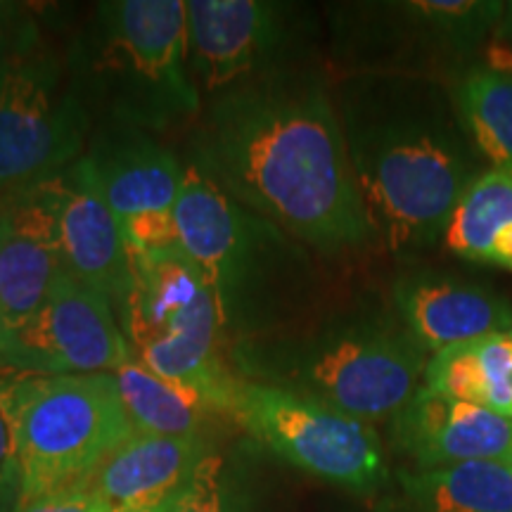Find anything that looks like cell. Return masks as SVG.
<instances>
[{
  "label": "cell",
  "mask_w": 512,
  "mask_h": 512,
  "mask_svg": "<svg viewBox=\"0 0 512 512\" xmlns=\"http://www.w3.org/2000/svg\"><path fill=\"white\" fill-rule=\"evenodd\" d=\"M392 311L427 354L486 335L512 332V304L477 280L418 268L392 287Z\"/></svg>",
  "instance_id": "cell-16"
},
{
  "label": "cell",
  "mask_w": 512,
  "mask_h": 512,
  "mask_svg": "<svg viewBox=\"0 0 512 512\" xmlns=\"http://www.w3.org/2000/svg\"><path fill=\"white\" fill-rule=\"evenodd\" d=\"M420 387L512 420L510 332L467 339L432 354Z\"/></svg>",
  "instance_id": "cell-21"
},
{
  "label": "cell",
  "mask_w": 512,
  "mask_h": 512,
  "mask_svg": "<svg viewBox=\"0 0 512 512\" xmlns=\"http://www.w3.org/2000/svg\"><path fill=\"white\" fill-rule=\"evenodd\" d=\"M392 441L415 470L510 460L512 420L420 387L392 418Z\"/></svg>",
  "instance_id": "cell-17"
},
{
  "label": "cell",
  "mask_w": 512,
  "mask_h": 512,
  "mask_svg": "<svg viewBox=\"0 0 512 512\" xmlns=\"http://www.w3.org/2000/svg\"><path fill=\"white\" fill-rule=\"evenodd\" d=\"M131 356L114 306L67 271L24 323L0 332V368L22 375L114 373Z\"/></svg>",
  "instance_id": "cell-12"
},
{
  "label": "cell",
  "mask_w": 512,
  "mask_h": 512,
  "mask_svg": "<svg viewBox=\"0 0 512 512\" xmlns=\"http://www.w3.org/2000/svg\"><path fill=\"white\" fill-rule=\"evenodd\" d=\"M81 159L117 216L131 252L178 245L176 207L185 162L155 133L105 121L95 128Z\"/></svg>",
  "instance_id": "cell-13"
},
{
  "label": "cell",
  "mask_w": 512,
  "mask_h": 512,
  "mask_svg": "<svg viewBox=\"0 0 512 512\" xmlns=\"http://www.w3.org/2000/svg\"><path fill=\"white\" fill-rule=\"evenodd\" d=\"M219 406L268 451L323 482L351 494H373L387 482L384 448L370 422L235 370L223 384Z\"/></svg>",
  "instance_id": "cell-9"
},
{
  "label": "cell",
  "mask_w": 512,
  "mask_h": 512,
  "mask_svg": "<svg viewBox=\"0 0 512 512\" xmlns=\"http://www.w3.org/2000/svg\"><path fill=\"white\" fill-rule=\"evenodd\" d=\"M498 34H501L503 41L512 48V3H505L501 24H498Z\"/></svg>",
  "instance_id": "cell-28"
},
{
  "label": "cell",
  "mask_w": 512,
  "mask_h": 512,
  "mask_svg": "<svg viewBox=\"0 0 512 512\" xmlns=\"http://www.w3.org/2000/svg\"><path fill=\"white\" fill-rule=\"evenodd\" d=\"M441 245L470 264L512 273V171L489 166L467 185Z\"/></svg>",
  "instance_id": "cell-22"
},
{
  "label": "cell",
  "mask_w": 512,
  "mask_h": 512,
  "mask_svg": "<svg viewBox=\"0 0 512 512\" xmlns=\"http://www.w3.org/2000/svg\"><path fill=\"white\" fill-rule=\"evenodd\" d=\"M93 117L67 62L41 38L0 62V192L48 181L83 157Z\"/></svg>",
  "instance_id": "cell-10"
},
{
  "label": "cell",
  "mask_w": 512,
  "mask_h": 512,
  "mask_svg": "<svg viewBox=\"0 0 512 512\" xmlns=\"http://www.w3.org/2000/svg\"><path fill=\"white\" fill-rule=\"evenodd\" d=\"M55 204L57 247L62 268L114 306L131 287V247L117 216L102 200L83 159L48 178Z\"/></svg>",
  "instance_id": "cell-14"
},
{
  "label": "cell",
  "mask_w": 512,
  "mask_h": 512,
  "mask_svg": "<svg viewBox=\"0 0 512 512\" xmlns=\"http://www.w3.org/2000/svg\"><path fill=\"white\" fill-rule=\"evenodd\" d=\"M15 370L0 368V512H15L22 498V458H19Z\"/></svg>",
  "instance_id": "cell-25"
},
{
  "label": "cell",
  "mask_w": 512,
  "mask_h": 512,
  "mask_svg": "<svg viewBox=\"0 0 512 512\" xmlns=\"http://www.w3.org/2000/svg\"><path fill=\"white\" fill-rule=\"evenodd\" d=\"M505 3L403 0L339 5L335 53L347 74H406L448 83L498 31Z\"/></svg>",
  "instance_id": "cell-8"
},
{
  "label": "cell",
  "mask_w": 512,
  "mask_h": 512,
  "mask_svg": "<svg viewBox=\"0 0 512 512\" xmlns=\"http://www.w3.org/2000/svg\"><path fill=\"white\" fill-rule=\"evenodd\" d=\"M226 358L247 380L311 396L375 425L418 394L430 354L392 309L361 304L233 344Z\"/></svg>",
  "instance_id": "cell-3"
},
{
  "label": "cell",
  "mask_w": 512,
  "mask_h": 512,
  "mask_svg": "<svg viewBox=\"0 0 512 512\" xmlns=\"http://www.w3.org/2000/svg\"><path fill=\"white\" fill-rule=\"evenodd\" d=\"M510 337H512V332H510Z\"/></svg>",
  "instance_id": "cell-31"
},
{
  "label": "cell",
  "mask_w": 512,
  "mask_h": 512,
  "mask_svg": "<svg viewBox=\"0 0 512 512\" xmlns=\"http://www.w3.org/2000/svg\"><path fill=\"white\" fill-rule=\"evenodd\" d=\"M62 271L48 181L0 192V332L24 323Z\"/></svg>",
  "instance_id": "cell-15"
},
{
  "label": "cell",
  "mask_w": 512,
  "mask_h": 512,
  "mask_svg": "<svg viewBox=\"0 0 512 512\" xmlns=\"http://www.w3.org/2000/svg\"><path fill=\"white\" fill-rule=\"evenodd\" d=\"M91 117L147 133L195 124L202 98L188 72V0H110L67 53Z\"/></svg>",
  "instance_id": "cell-5"
},
{
  "label": "cell",
  "mask_w": 512,
  "mask_h": 512,
  "mask_svg": "<svg viewBox=\"0 0 512 512\" xmlns=\"http://www.w3.org/2000/svg\"><path fill=\"white\" fill-rule=\"evenodd\" d=\"M448 91L482 157L512 171V69L472 62L448 81Z\"/></svg>",
  "instance_id": "cell-23"
},
{
  "label": "cell",
  "mask_w": 512,
  "mask_h": 512,
  "mask_svg": "<svg viewBox=\"0 0 512 512\" xmlns=\"http://www.w3.org/2000/svg\"><path fill=\"white\" fill-rule=\"evenodd\" d=\"M169 512H242L240 496L221 453L209 451L200 460L188 484L171 501Z\"/></svg>",
  "instance_id": "cell-24"
},
{
  "label": "cell",
  "mask_w": 512,
  "mask_h": 512,
  "mask_svg": "<svg viewBox=\"0 0 512 512\" xmlns=\"http://www.w3.org/2000/svg\"><path fill=\"white\" fill-rule=\"evenodd\" d=\"M174 498H171V501H174ZM171 501L157 503V505H140V508H114L112 512H169Z\"/></svg>",
  "instance_id": "cell-29"
},
{
  "label": "cell",
  "mask_w": 512,
  "mask_h": 512,
  "mask_svg": "<svg viewBox=\"0 0 512 512\" xmlns=\"http://www.w3.org/2000/svg\"><path fill=\"white\" fill-rule=\"evenodd\" d=\"M209 453L204 437H162L131 432L112 448L81 486L110 508H140L171 501Z\"/></svg>",
  "instance_id": "cell-18"
},
{
  "label": "cell",
  "mask_w": 512,
  "mask_h": 512,
  "mask_svg": "<svg viewBox=\"0 0 512 512\" xmlns=\"http://www.w3.org/2000/svg\"><path fill=\"white\" fill-rule=\"evenodd\" d=\"M302 10L273 0H188V72L202 102L302 64Z\"/></svg>",
  "instance_id": "cell-11"
},
{
  "label": "cell",
  "mask_w": 512,
  "mask_h": 512,
  "mask_svg": "<svg viewBox=\"0 0 512 512\" xmlns=\"http://www.w3.org/2000/svg\"><path fill=\"white\" fill-rule=\"evenodd\" d=\"M188 164L309 252L342 256L375 240L335 93L316 67L297 64L204 100Z\"/></svg>",
  "instance_id": "cell-1"
},
{
  "label": "cell",
  "mask_w": 512,
  "mask_h": 512,
  "mask_svg": "<svg viewBox=\"0 0 512 512\" xmlns=\"http://www.w3.org/2000/svg\"><path fill=\"white\" fill-rule=\"evenodd\" d=\"M176 242L214 294L226 351L306 320L316 290L309 249L230 200L188 162L176 207Z\"/></svg>",
  "instance_id": "cell-4"
},
{
  "label": "cell",
  "mask_w": 512,
  "mask_h": 512,
  "mask_svg": "<svg viewBox=\"0 0 512 512\" xmlns=\"http://www.w3.org/2000/svg\"><path fill=\"white\" fill-rule=\"evenodd\" d=\"M15 411L22 458L19 505L81 484L133 432L112 373H19Z\"/></svg>",
  "instance_id": "cell-7"
},
{
  "label": "cell",
  "mask_w": 512,
  "mask_h": 512,
  "mask_svg": "<svg viewBox=\"0 0 512 512\" xmlns=\"http://www.w3.org/2000/svg\"><path fill=\"white\" fill-rule=\"evenodd\" d=\"M332 93L375 240L396 256L441 245L453 209L486 162L448 83L347 74Z\"/></svg>",
  "instance_id": "cell-2"
},
{
  "label": "cell",
  "mask_w": 512,
  "mask_h": 512,
  "mask_svg": "<svg viewBox=\"0 0 512 512\" xmlns=\"http://www.w3.org/2000/svg\"><path fill=\"white\" fill-rule=\"evenodd\" d=\"M19 48H22V46H19ZM8 55H10V53H0V62H3Z\"/></svg>",
  "instance_id": "cell-30"
},
{
  "label": "cell",
  "mask_w": 512,
  "mask_h": 512,
  "mask_svg": "<svg viewBox=\"0 0 512 512\" xmlns=\"http://www.w3.org/2000/svg\"><path fill=\"white\" fill-rule=\"evenodd\" d=\"M34 38H38V31L27 12L17 5L0 3V53H12Z\"/></svg>",
  "instance_id": "cell-27"
},
{
  "label": "cell",
  "mask_w": 512,
  "mask_h": 512,
  "mask_svg": "<svg viewBox=\"0 0 512 512\" xmlns=\"http://www.w3.org/2000/svg\"><path fill=\"white\" fill-rule=\"evenodd\" d=\"M387 512H512V458L399 472Z\"/></svg>",
  "instance_id": "cell-20"
},
{
  "label": "cell",
  "mask_w": 512,
  "mask_h": 512,
  "mask_svg": "<svg viewBox=\"0 0 512 512\" xmlns=\"http://www.w3.org/2000/svg\"><path fill=\"white\" fill-rule=\"evenodd\" d=\"M131 266V287L117 309L131 354L159 375L200 384L219 401L233 368L200 268L178 245L131 252Z\"/></svg>",
  "instance_id": "cell-6"
},
{
  "label": "cell",
  "mask_w": 512,
  "mask_h": 512,
  "mask_svg": "<svg viewBox=\"0 0 512 512\" xmlns=\"http://www.w3.org/2000/svg\"><path fill=\"white\" fill-rule=\"evenodd\" d=\"M15 512H112V508L98 494L76 484L17 505Z\"/></svg>",
  "instance_id": "cell-26"
},
{
  "label": "cell",
  "mask_w": 512,
  "mask_h": 512,
  "mask_svg": "<svg viewBox=\"0 0 512 512\" xmlns=\"http://www.w3.org/2000/svg\"><path fill=\"white\" fill-rule=\"evenodd\" d=\"M112 375L133 432L202 437L211 418L223 415L209 389L159 375L136 356L121 363Z\"/></svg>",
  "instance_id": "cell-19"
}]
</instances>
